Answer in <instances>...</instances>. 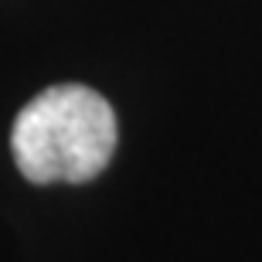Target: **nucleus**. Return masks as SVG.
Segmentation results:
<instances>
[{"label": "nucleus", "instance_id": "obj_1", "mask_svg": "<svg viewBox=\"0 0 262 262\" xmlns=\"http://www.w3.org/2000/svg\"><path fill=\"white\" fill-rule=\"evenodd\" d=\"M116 150V113L96 89L65 82L34 96L10 129L14 164L31 184H85Z\"/></svg>", "mask_w": 262, "mask_h": 262}]
</instances>
